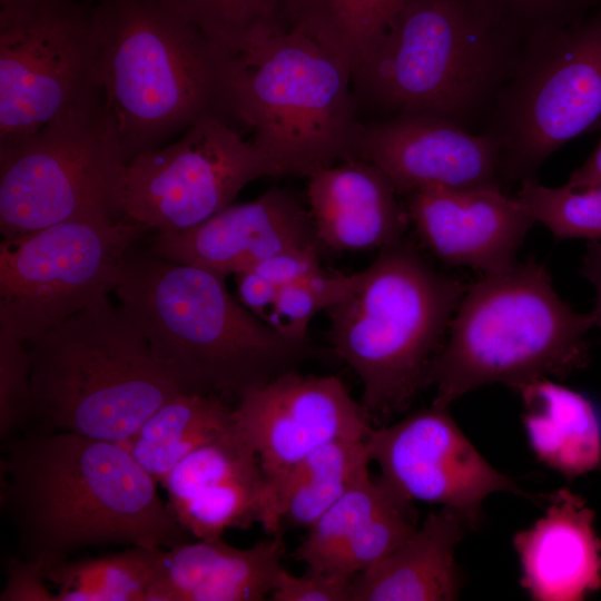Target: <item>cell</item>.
<instances>
[{
  "label": "cell",
  "mask_w": 601,
  "mask_h": 601,
  "mask_svg": "<svg viewBox=\"0 0 601 601\" xmlns=\"http://www.w3.org/2000/svg\"><path fill=\"white\" fill-rule=\"evenodd\" d=\"M95 83L125 164L220 112L217 47L174 0L82 2Z\"/></svg>",
  "instance_id": "obj_4"
},
{
  "label": "cell",
  "mask_w": 601,
  "mask_h": 601,
  "mask_svg": "<svg viewBox=\"0 0 601 601\" xmlns=\"http://www.w3.org/2000/svg\"><path fill=\"white\" fill-rule=\"evenodd\" d=\"M148 229L127 218L73 219L0 243V327L27 344L107 299Z\"/></svg>",
  "instance_id": "obj_11"
},
{
  "label": "cell",
  "mask_w": 601,
  "mask_h": 601,
  "mask_svg": "<svg viewBox=\"0 0 601 601\" xmlns=\"http://www.w3.org/2000/svg\"><path fill=\"white\" fill-rule=\"evenodd\" d=\"M354 159L378 167L404 196L432 186L504 190L506 184L490 135L431 116L361 121Z\"/></svg>",
  "instance_id": "obj_16"
},
{
  "label": "cell",
  "mask_w": 601,
  "mask_h": 601,
  "mask_svg": "<svg viewBox=\"0 0 601 601\" xmlns=\"http://www.w3.org/2000/svg\"><path fill=\"white\" fill-rule=\"evenodd\" d=\"M234 426V407L226 401L184 392L162 404L120 444L161 484L185 456Z\"/></svg>",
  "instance_id": "obj_25"
},
{
  "label": "cell",
  "mask_w": 601,
  "mask_h": 601,
  "mask_svg": "<svg viewBox=\"0 0 601 601\" xmlns=\"http://www.w3.org/2000/svg\"><path fill=\"white\" fill-rule=\"evenodd\" d=\"M401 499L380 476L373 477L366 470L308 529L294 552L295 559L305 563L306 569L324 572L333 556L367 522Z\"/></svg>",
  "instance_id": "obj_29"
},
{
  "label": "cell",
  "mask_w": 601,
  "mask_h": 601,
  "mask_svg": "<svg viewBox=\"0 0 601 601\" xmlns=\"http://www.w3.org/2000/svg\"><path fill=\"white\" fill-rule=\"evenodd\" d=\"M413 502L401 499L367 522L329 561L324 572L352 577L376 564L417 528Z\"/></svg>",
  "instance_id": "obj_32"
},
{
  "label": "cell",
  "mask_w": 601,
  "mask_h": 601,
  "mask_svg": "<svg viewBox=\"0 0 601 601\" xmlns=\"http://www.w3.org/2000/svg\"><path fill=\"white\" fill-rule=\"evenodd\" d=\"M518 392L528 442L542 464L570 480L601 470V423L587 396L548 377Z\"/></svg>",
  "instance_id": "obj_24"
},
{
  "label": "cell",
  "mask_w": 601,
  "mask_h": 601,
  "mask_svg": "<svg viewBox=\"0 0 601 601\" xmlns=\"http://www.w3.org/2000/svg\"><path fill=\"white\" fill-rule=\"evenodd\" d=\"M580 274L594 289V307L591 311L593 324L601 333V242L588 240L582 257Z\"/></svg>",
  "instance_id": "obj_40"
},
{
  "label": "cell",
  "mask_w": 601,
  "mask_h": 601,
  "mask_svg": "<svg viewBox=\"0 0 601 601\" xmlns=\"http://www.w3.org/2000/svg\"><path fill=\"white\" fill-rule=\"evenodd\" d=\"M515 197L554 237L601 242V187H546L534 179L520 184Z\"/></svg>",
  "instance_id": "obj_31"
},
{
  "label": "cell",
  "mask_w": 601,
  "mask_h": 601,
  "mask_svg": "<svg viewBox=\"0 0 601 601\" xmlns=\"http://www.w3.org/2000/svg\"><path fill=\"white\" fill-rule=\"evenodd\" d=\"M39 430L124 443L185 390L121 306L101 300L27 344Z\"/></svg>",
  "instance_id": "obj_8"
},
{
  "label": "cell",
  "mask_w": 601,
  "mask_h": 601,
  "mask_svg": "<svg viewBox=\"0 0 601 601\" xmlns=\"http://www.w3.org/2000/svg\"><path fill=\"white\" fill-rule=\"evenodd\" d=\"M87 19L73 0H0V147L95 95Z\"/></svg>",
  "instance_id": "obj_13"
},
{
  "label": "cell",
  "mask_w": 601,
  "mask_h": 601,
  "mask_svg": "<svg viewBox=\"0 0 601 601\" xmlns=\"http://www.w3.org/2000/svg\"><path fill=\"white\" fill-rule=\"evenodd\" d=\"M601 127V6L580 22L528 39L483 132L499 145L506 184Z\"/></svg>",
  "instance_id": "obj_10"
},
{
  "label": "cell",
  "mask_w": 601,
  "mask_h": 601,
  "mask_svg": "<svg viewBox=\"0 0 601 601\" xmlns=\"http://www.w3.org/2000/svg\"><path fill=\"white\" fill-rule=\"evenodd\" d=\"M26 342L0 327V436L8 440L32 416L30 355Z\"/></svg>",
  "instance_id": "obj_35"
},
{
  "label": "cell",
  "mask_w": 601,
  "mask_h": 601,
  "mask_svg": "<svg viewBox=\"0 0 601 601\" xmlns=\"http://www.w3.org/2000/svg\"><path fill=\"white\" fill-rule=\"evenodd\" d=\"M319 245L293 248L259 262L253 269L277 288L322 270Z\"/></svg>",
  "instance_id": "obj_37"
},
{
  "label": "cell",
  "mask_w": 601,
  "mask_h": 601,
  "mask_svg": "<svg viewBox=\"0 0 601 601\" xmlns=\"http://www.w3.org/2000/svg\"><path fill=\"white\" fill-rule=\"evenodd\" d=\"M520 584L534 601H582L601 589L595 512L570 489L553 492L545 513L518 531Z\"/></svg>",
  "instance_id": "obj_20"
},
{
  "label": "cell",
  "mask_w": 601,
  "mask_h": 601,
  "mask_svg": "<svg viewBox=\"0 0 601 601\" xmlns=\"http://www.w3.org/2000/svg\"><path fill=\"white\" fill-rule=\"evenodd\" d=\"M491 14L524 42L540 33L575 24L601 0H480Z\"/></svg>",
  "instance_id": "obj_34"
},
{
  "label": "cell",
  "mask_w": 601,
  "mask_h": 601,
  "mask_svg": "<svg viewBox=\"0 0 601 601\" xmlns=\"http://www.w3.org/2000/svg\"><path fill=\"white\" fill-rule=\"evenodd\" d=\"M524 43L480 0H412L352 71L357 115L431 116L481 132Z\"/></svg>",
  "instance_id": "obj_3"
},
{
  "label": "cell",
  "mask_w": 601,
  "mask_h": 601,
  "mask_svg": "<svg viewBox=\"0 0 601 601\" xmlns=\"http://www.w3.org/2000/svg\"><path fill=\"white\" fill-rule=\"evenodd\" d=\"M564 186L570 189L601 187V139L585 161L570 174Z\"/></svg>",
  "instance_id": "obj_41"
},
{
  "label": "cell",
  "mask_w": 601,
  "mask_h": 601,
  "mask_svg": "<svg viewBox=\"0 0 601 601\" xmlns=\"http://www.w3.org/2000/svg\"><path fill=\"white\" fill-rule=\"evenodd\" d=\"M218 57L220 112L247 128L278 176L354 159L352 71L334 50L287 24Z\"/></svg>",
  "instance_id": "obj_5"
},
{
  "label": "cell",
  "mask_w": 601,
  "mask_h": 601,
  "mask_svg": "<svg viewBox=\"0 0 601 601\" xmlns=\"http://www.w3.org/2000/svg\"><path fill=\"white\" fill-rule=\"evenodd\" d=\"M307 178V207L321 247L381 250L403 238L406 208L387 176L372 162L348 159Z\"/></svg>",
  "instance_id": "obj_21"
},
{
  "label": "cell",
  "mask_w": 601,
  "mask_h": 601,
  "mask_svg": "<svg viewBox=\"0 0 601 601\" xmlns=\"http://www.w3.org/2000/svg\"><path fill=\"white\" fill-rule=\"evenodd\" d=\"M366 443L380 477L410 502L454 508L480 524L490 494L526 496L514 479L482 456L449 407L431 405L392 425L373 427Z\"/></svg>",
  "instance_id": "obj_14"
},
{
  "label": "cell",
  "mask_w": 601,
  "mask_h": 601,
  "mask_svg": "<svg viewBox=\"0 0 601 601\" xmlns=\"http://www.w3.org/2000/svg\"><path fill=\"white\" fill-rule=\"evenodd\" d=\"M357 273L331 274L324 269L278 288L268 325L294 339H307L308 326L353 286Z\"/></svg>",
  "instance_id": "obj_33"
},
{
  "label": "cell",
  "mask_w": 601,
  "mask_h": 601,
  "mask_svg": "<svg viewBox=\"0 0 601 601\" xmlns=\"http://www.w3.org/2000/svg\"><path fill=\"white\" fill-rule=\"evenodd\" d=\"M313 245L319 244L308 207L293 191L272 187L194 227L156 231L149 250L227 277L282 252Z\"/></svg>",
  "instance_id": "obj_18"
},
{
  "label": "cell",
  "mask_w": 601,
  "mask_h": 601,
  "mask_svg": "<svg viewBox=\"0 0 601 601\" xmlns=\"http://www.w3.org/2000/svg\"><path fill=\"white\" fill-rule=\"evenodd\" d=\"M125 166L100 89L30 138L0 147V233L14 239L73 219L116 221Z\"/></svg>",
  "instance_id": "obj_9"
},
{
  "label": "cell",
  "mask_w": 601,
  "mask_h": 601,
  "mask_svg": "<svg viewBox=\"0 0 601 601\" xmlns=\"http://www.w3.org/2000/svg\"><path fill=\"white\" fill-rule=\"evenodd\" d=\"M412 0H288L287 23L334 50L351 71Z\"/></svg>",
  "instance_id": "obj_28"
},
{
  "label": "cell",
  "mask_w": 601,
  "mask_h": 601,
  "mask_svg": "<svg viewBox=\"0 0 601 601\" xmlns=\"http://www.w3.org/2000/svg\"><path fill=\"white\" fill-rule=\"evenodd\" d=\"M161 486L174 518L195 540L253 523L280 533L266 474L236 425L185 456Z\"/></svg>",
  "instance_id": "obj_17"
},
{
  "label": "cell",
  "mask_w": 601,
  "mask_h": 601,
  "mask_svg": "<svg viewBox=\"0 0 601 601\" xmlns=\"http://www.w3.org/2000/svg\"><path fill=\"white\" fill-rule=\"evenodd\" d=\"M590 313L556 293L546 268L516 262L469 285L434 359L432 405L449 407L494 383L514 390L538 378H565L590 363Z\"/></svg>",
  "instance_id": "obj_6"
},
{
  "label": "cell",
  "mask_w": 601,
  "mask_h": 601,
  "mask_svg": "<svg viewBox=\"0 0 601 601\" xmlns=\"http://www.w3.org/2000/svg\"><path fill=\"white\" fill-rule=\"evenodd\" d=\"M221 50L287 26L288 0H174Z\"/></svg>",
  "instance_id": "obj_30"
},
{
  "label": "cell",
  "mask_w": 601,
  "mask_h": 601,
  "mask_svg": "<svg viewBox=\"0 0 601 601\" xmlns=\"http://www.w3.org/2000/svg\"><path fill=\"white\" fill-rule=\"evenodd\" d=\"M405 197L408 221L432 254L483 274L516 263L518 250L536 223L515 195L499 188L432 186Z\"/></svg>",
  "instance_id": "obj_19"
},
{
  "label": "cell",
  "mask_w": 601,
  "mask_h": 601,
  "mask_svg": "<svg viewBox=\"0 0 601 601\" xmlns=\"http://www.w3.org/2000/svg\"><path fill=\"white\" fill-rule=\"evenodd\" d=\"M0 466L19 556L47 571L88 546L169 549L194 539L120 443L37 428L10 441Z\"/></svg>",
  "instance_id": "obj_1"
},
{
  "label": "cell",
  "mask_w": 601,
  "mask_h": 601,
  "mask_svg": "<svg viewBox=\"0 0 601 601\" xmlns=\"http://www.w3.org/2000/svg\"><path fill=\"white\" fill-rule=\"evenodd\" d=\"M352 577L306 569L302 575L280 569L273 601H351Z\"/></svg>",
  "instance_id": "obj_36"
},
{
  "label": "cell",
  "mask_w": 601,
  "mask_h": 601,
  "mask_svg": "<svg viewBox=\"0 0 601 601\" xmlns=\"http://www.w3.org/2000/svg\"><path fill=\"white\" fill-rule=\"evenodd\" d=\"M285 552L282 534L247 549L221 536L166 549L146 601H260L275 588Z\"/></svg>",
  "instance_id": "obj_22"
},
{
  "label": "cell",
  "mask_w": 601,
  "mask_h": 601,
  "mask_svg": "<svg viewBox=\"0 0 601 601\" xmlns=\"http://www.w3.org/2000/svg\"><path fill=\"white\" fill-rule=\"evenodd\" d=\"M367 439L327 443L299 462L272 491L282 522L309 529L368 470Z\"/></svg>",
  "instance_id": "obj_26"
},
{
  "label": "cell",
  "mask_w": 601,
  "mask_h": 601,
  "mask_svg": "<svg viewBox=\"0 0 601 601\" xmlns=\"http://www.w3.org/2000/svg\"><path fill=\"white\" fill-rule=\"evenodd\" d=\"M6 572L1 601H57L56 592L46 584L47 570L41 563L13 556L7 562Z\"/></svg>",
  "instance_id": "obj_38"
},
{
  "label": "cell",
  "mask_w": 601,
  "mask_h": 601,
  "mask_svg": "<svg viewBox=\"0 0 601 601\" xmlns=\"http://www.w3.org/2000/svg\"><path fill=\"white\" fill-rule=\"evenodd\" d=\"M469 284L434 269L403 238L380 250L328 309L329 343L363 384V408L388 416L428 384Z\"/></svg>",
  "instance_id": "obj_7"
},
{
  "label": "cell",
  "mask_w": 601,
  "mask_h": 601,
  "mask_svg": "<svg viewBox=\"0 0 601 601\" xmlns=\"http://www.w3.org/2000/svg\"><path fill=\"white\" fill-rule=\"evenodd\" d=\"M278 176L272 161L219 112H209L175 142L124 166L119 208L148 230L194 227L233 204L250 181Z\"/></svg>",
  "instance_id": "obj_12"
},
{
  "label": "cell",
  "mask_w": 601,
  "mask_h": 601,
  "mask_svg": "<svg viewBox=\"0 0 601 601\" xmlns=\"http://www.w3.org/2000/svg\"><path fill=\"white\" fill-rule=\"evenodd\" d=\"M234 421L260 461L269 494L318 447L341 439H367L373 428L342 380L298 370L244 393Z\"/></svg>",
  "instance_id": "obj_15"
},
{
  "label": "cell",
  "mask_w": 601,
  "mask_h": 601,
  "mask_svg": "<svg viewBox=\"0 0 601 601\" xmlns=\"http://www.w3.org/2000/svg\"><path fill=\"white\" fill-rule=\"evenodd\" d=\"M479 524L442 506L392 553L352 579L351 601H450L462 587L455 549Z\"/></svg>",
  "instance_id": "obj_23"
},
{
  "label": "cell",
  "mask_w": 601,
  "mask_h": 601,
  "mask_svg": "<svg viewBox=\"0 0 601 601\" xmlns=\"http://www.w3.org/2000/svg\"><path fill=\"white\" fill-rule=\"evenodd\" d=\"M239 302L268 324L278 288L253 269L235 274Z\"/></svg>",
  "instance_id": "obj_39"
},
{
  "label": "cell",
  "mask_w": 601,
  "mask_h": 601,
  "mask_svg": "<svg viewBox=\"0 0 601 601\" xmlns=\"http://www.w3.org/2000/svg\"><path fill=\"white\" fill-rule=\"evenodd\" d=\"M165 548L131 545L100 556L63 560L46 574L57 601H146Z\"/></svg>",
  "instance_id": "obj_27"
},
{
  "label": "cell",
  "mask_w": 601,
  "mask_h": 601,
  "mask_svg": "<svg viewBox=\"0 0 601 601\" xmlns=\"http://www.w3.org/2000/svg\"><path fill=\"white\" fill-rule=\"evenodd\" d=\"M225 279L136 244L122 260L115 289L120 306L185 392L238 401L305 362L334 356L258 318Z\"/></svg>",
  "instance_id": "obj_2"
}]
</instances>
